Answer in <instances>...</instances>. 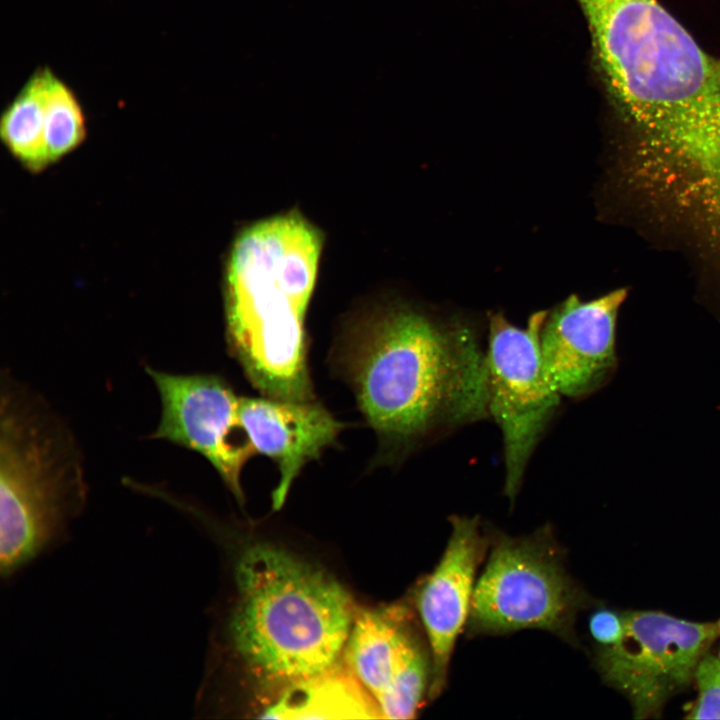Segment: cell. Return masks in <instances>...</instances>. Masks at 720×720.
Here are the masks:
<instances>
[{"label": "cell", "mask_w": 720, "mask_h": 720, "mask_svg": "<svg viewBox=\"0 0 720 720\" xmlns=\"http://www.w3.org/2000/svg\"><path fill=\"white\" fill-rule=\"evenodd\" d=\"M628 133L622 162L655 182L720 186V58L658 0H576Z\"/></svg>", "instance_id": "6da1fadb"}, {"label": "cell", "mask_w": 720, "mask_h": 720, "mask_svg": "<svg viewBox=\"0 0 720 720\" xmlns=\"http://www.w3.org/2000/svg\"><path fill=\"white\" fill-rule=\"evenodd\" d=\"M483 336L466 316L401 302L341 333L330 362L376 434L377 464H399L419 448L489 418Z\"/></svg>", "instance_id": "7a4b0ae2"}, {"label": "cell", "mask_w": 720, "mask_h": 720, "mask_svg": "<svg viewBox=\"0 0 720 720\" xmlns=\"http://www.w3.org/2000/svg\"><path fill=\"white\" fill-rule=\"evenodd\" d=\"M321 250V233L296 212L249 225L232 244L224 284L227 347L263 396L315 399L305 319Z\"/></svg>", "instance_id": "3957f363"}, {"label": "cell", "mask_w": 720, "mask_h": 720, "mask_svg": "<svg viewBox=\"0 0 720 720\" xmlns=\"http://www.w3.org/2000/svg\"><path fill=\"white\" fill-rule=\"evenodd\" d=\"M233 578L227 637L256 678L286 687L334 667L355 618L334 577L282 548L256 544L240 554Z\"/></svg>", "instance_id": "277c9868"}, {"label": "cell", "mask_w": 720, "mask_h": 720, "mask_svg": "<svg viewBox=\"0 0 720 720\" xmlns=\"http://www.w3.org/2000/svg\"><path fill=\"white\" fill-rule=\"evenodd\" d=\"M79 445L49 403L9 375L0 397V576L66 544L87 505Z\"/></svg>", "instance_id": "5b68a950"}, {"label": "cell", "mask_w": 720, "mask_h": 720, "mask_svg": "<svg viewBox=\"0 0 720 720\" xmlns=\"http://www.w3.org/2000/svg\"><path fill=\"white\" fill-rule=\"evenodd\" d=\"M587 601L549 527L523 537L498 535L475 583L468 632L541 629L575 643V617Z\"/></svg>", "instance_id": "8992f818"}, {"label": "cell", "mask_w": 720, "mask_h": 720, "mask_svg": "<svg viewBox=\"0 0 720 720\" xmlns=\"http://www.w3.org/2000/svg\"><path fill=\"white\" fill-rule=\"evenodd\" d=\"M546 315L547 310L533 313L525 328L501 312L490 313L488 319V412L501 432L503 490L512 504L562 401L540 353L539 333Z\"/></svg>", "instance_id": "52a82bcc"}, {"label": "cell", "mask_w": 720, "mask_h": 720, "mask_svg": "<svg viewBox=\"0 0 720 720\" xmlns=\"http://www.w3.org/2000/svg\"><path fill=\"white\" fill-rule=\"evenodd\" d=\"M624 617L622 641L600 647L596 665L607 684L629 700L634 718H647L694 679L700 659L719 635L718 624L659 611H628Z\"/></svg>", "instance_id": "ba28073f"}, {"label": "cell", "mask_w": 720, "mask_h": 720, "mask_svg": "<svg viewBox=\"0 0 720 720\" xmlns=\"http://www.w3.org/2000/svg\"><path fill=\"white\" fill-rule=\"evenodd\" d=\"M160 398V420L152 439L193 450L214 467L242 504L241 473L256 454L238 417L240 396L215 374H176L146 366Z\"/></svg>", "instance_id": "9c48e42d"}, {"label": "cell", "mask_w": 720, "mask_h": 720, "mask_svg": "<svg viewBox=\"0 0 720 720\" xmlns=\"http://www.w3.org/2000/svg\"><path fill=\"white\" fill-rule=\"evenodd\" d=\"M401 606L365 610L353 621L343 655L347 670L382 718L410 719L429 690L431 658Z\"/></svg>", "instance_id": "30bf717a"}, {"label": "cell", "mask_w": 720, "mask_h": 720, "mask_svg": "<svg viewBox=\"0 0 720 720\" xmlns=\"http://www.w3.org/2000/svg\"><path fill=\"white\" fill-rule=\"evenodd\" d=\"M626 297V288L588 301L570 295L547 310L539 333L540 353L562 397L585 398L615 371L617 316Z\"/></svg>", "instance_id": "8fae6325"}, {"label": "cell", "mask_w": 720, "mask_h": 720, "mask_svg": "<svg viewBox=\"0 0 720 720\" xmlns=\"http://www.w3.org/2000/svg\"><path fill=\"white\" fill-rule=\"evenodd\" d=\"M450 522L446 549L416 599L431 658V699L446 686L455 642L468 622L477 567L487 548L478 517L455 515Z\"/></svg>", "instance_id": "7c38bea8"}, {"label": "cell", "mask_w": 720, "mask_h": 720, "mask_svg": "<svg viewBox=\"0 0 720 720\" xmlns=\"http://www.w3.org/2000/svg\"><path fill=\"white\" fill-rule=\"evenodd\" d=\"M238 417L255 452L269 457L277 466L279 481L272 493L274 509L281 508L305 465L335 446L345 428L316 399L240 396Z\"/></svg>", "instance_id": "4fadbf2b"}, {"label": "cell", "mask_w": 720, "mask_h": 720, "mask_svg": "<svg viewBox=\"0 0 720 720\" xmlns=\"http://www.w3.org/2000/svg\"><path fill=\"white\" fill-rule=\"evenodd\" d=\"M281 696L263 710L273 719L382 718L379 707L347 670L331 669L288 685Z\"/></svg>", "instance_id": "5bb4252c"}, {"label": "cell", "mask_w": 720, "mask_h": 720, "mask_svg": "<svg viewBox=\"0 0 720 720\" xmlns=\"http://www.w3.org/2000/svg\"><path fill=\"white\" fill-rule=\"evenodd\" d=\"M54 72L48 67L34 71L3 111L0 137L8 151L25 168L38 172L48 163L45 154V107Z\"/></svg>", "instance_id": "9a60e30c"}, {"label": "cell", "mask_w": 720, "mask_h": 720, "mask_svg": "<svg viewBox=\"0 0 720 720\" xmlns=\"http://www.w3.org/2000/svg\"><path fill=\"white\" fill-rule=\"evenodd\" d=\"M85 136L86 121L77 96L53 74L45 107L44 145L48 166L75 150Z\"/></svg>", "instance_id": "2e32d148"}, {"label": "cell", "mask_w": 720, "mask_h": 720, "mask_svg": "<svg viewBox=\"0 0 720 720\" xmlns=\"http://www.w3.org/2000/svg\"><path fill=\"white\" fill-rule=\"evenodd\" d=\"M698 698L688 719H720V659L708 652L700 659L694 672Z\"/></svg>", "instance_id": "e0dca14e"}, {"label": "cell", "mask_w": 720, "mask_h": 720, "mask_svg": "<svg viewBox=\"0 0 720 720\" xmlns=\"http://www.w3.org/2000/svg\"><path fill=\"white\" fill-rule=\"evenodd\" d=\"M588 628L592 638L601 647L615 646L625 635L624 613L619 614L608 608H599L590 615Z\"/></svg>", "instance_id": "ac0fdd59"}, {"label": "cell", "mask_w": 720, "mask_h": 720, "mask_svg": "<svg viewBox=\"0 0 720 720\" xmlns=\"http://www.w3.org/2000/svg\"><path fill=\"white\" fill-rule=\"evenodd\" d=\"M717 624H718V630H719V635H718V636H720V619H719V621L717 622ZM718 657H719V659H720V652H719V656H718Z\"/></svg>", "instance_id": "d6986e66"}]
</instances>
